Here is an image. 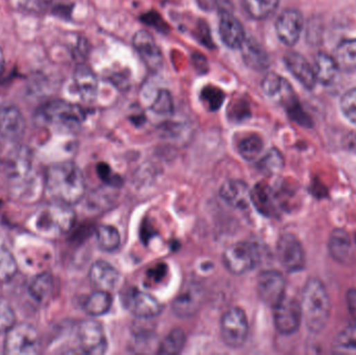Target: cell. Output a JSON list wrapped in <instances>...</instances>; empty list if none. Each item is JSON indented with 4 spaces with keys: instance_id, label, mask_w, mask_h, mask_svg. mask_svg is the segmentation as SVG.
<instances>
[{
    "instance_id": "obj_1",
    "label": "cell",
    "mask_w": 356,
    "mask_h": 355,
    "mask_svg": "<svg viewBox=\"0 0 356 355\" xmlns=\"http://www.w3.org/2000/svg\"><path fill=\"white\" fill-rule=\"evenodd\" d=\"M45 185L55 201L70 206L82 201L86 194L84 174L72 162L57 163L49 167Z\"/></svg>"
},
{
    "instance_id": "obj_2",
    "label": "cell",
    "mask_w": 356,
    "mask_h": 355,
    "mask_svg": "<svg viewBox=\"0 0 356 355\" xmlns=\"http://www.w3.org/2000/svg\"><path fill=\"white\" fill-rule=\"evenodd\" d=\"M302 320L312 332H320L328 323L330 300L324 284L316 278L308 280L302 292Z\"/></svg>"
},
{
    "instance_id": "obj_3",
    "label": "cell",
    "mask_w": 356,
    "mask_h": 355,
    "mask_svg": "<svg viewBox=\"0 0 356 355\" xmlns=\"http://www.w3.org/2000/svg\"><path fill=\"white\" fill-rule=\"evenodd\" d=\"M84 111L78 105L66 101L55 100L41 107L36 113V122L41 127H55L74 131L84 119Z\"/></svg>"
},
{
    "instance_id": "obj_4",
    "label": "cell",
    "mask_w": 356,
    "mask_h": 355,
    "mask_svg": "<svg viewBox=\"0 0 356 355\" xmlns=\"http://www.w3.org/2000/svg\"><path fill=\"white\" fill-rule=\"evenodd\" d=\"M75 215L68 204L55 201L37 215L36 227L39 233L48 237L63 235L72 228Z\"/></svg>"
},
{
    "instance_id": "obj_5",
    "label": "cell",
    "mask_w": 356,
    "mask_h": 355,
    "mask_svg": "<svg viewBox=\"0 0 356 355\" xmlns=\"http://www.w3.org/2000/svg\"><path fill=\"white\" fill-rule=\"evenodd\" d=\"M260 253L253 242H238L225 249L223 263L235 275L248 273L258 267Z\"/></svg>"
},
{
    "instance_id": "obj_6",
    "label": "cell",
    "mask_w": 356,
    "mask_h": 355,
    "mask_svg": "<svg viewBox=\"0 0 356 355\" xmlns=\"http://www.w3.org/2000/svg\"><path fill=\"white\" fill-rule=\"evenodd\" d=\"M6 334L3 348L7 354L33 355L40 353V336L36 328L30 324L16 323Z\"/></svg>"
},
{
    "instance_id": "obj_7",
    "label": "cell",
    "mask_w": 356,
    "mask_h": 355,
    "mask_svg": "<svg viewBox=\"0 0 356 355\" xmlns=\"http://www.w3.org/2000/svg\"><path fill=\"white\" fill-rule=\"evenodd\" d=\"M220 332L223 342L231 348H240L247 340L249 323L245 311L231 307L221 318Z\"/></svg>"
},
{
    "instance_id": "obj_8",
    "label": "cell",
    "mask_w": 356,
    "mask_h": 355,
    "mask_svg": "<svg viewBox=\"0 0 356 355\" xmlns=\"http://www.w3.org/2000/svg\"><path fill=\"white\" fill-rule=\"evenodd\" d=\"M277 257L285 271L290 273L301 271L305 266L303 247L295 235L285 233L277 243Z\"/></svg>"
},
{
    "instance_id": "obj_9",
    "label": "cell",
    "mask_w": 356,
    "mask_h": 355,
    "mask_svg": "<svg viewBox=\"0 0 356 355\" xmlns=\"http://www.w3.org/2000/svg\"><path fill=\"white\" fill-rule=\"evenodd\" d=\"M78 343L82 352L89 355L105 354L107 350V338L99 322L87 320L82 322L78 330Z\"/></svg>"
},
{
    "instance_id": "obj_10",
    "label": "cell",
    "mask_w": 356,
    "mask_h": 355,
    "mask_svg": "<svg viewBox=\"0 0 356 355\" xmlns=\"http://www.w3.org/2000/svg\"><path fill=\"white\" fill-rule=\"evenodd\" d=\"M126 309L141 319H152L163 311V305L152 295L138 289H130L123 295Z\"/></svg>"
},
{
    "instance_id": "obj_11",
    "label": "cell",
    "mask_w": 356,
    "mask_h": 355,
    "mask_svg": "<svg viewBox=\"0 0 356 355\" xmlns=\"http://www.w3.org/2000/svg\"><path fill=\"white\" fill-rule=\"evenodd\" d=\"M202 286L198 282H188L172 302V309L177 317L191 318L202 309Z\"/></svg>"
},
{
    "instance_id": "obj_12",
    "label": "cell",
    "mask_w": 356,
    "mask_h": 355,
    "mask_svg": "<svg viewBox=\"0 0 356 355\" xmlns=\"http://www.w3.org/2000/svg\"><path fill=\"white\" fill-rule=\"evenodd\" d=\"M302 321L301 305L293 298L285 297L274 307V324L281 334H295Z\"/></svg>"
},
{
    "instance_id": "obj_13",
    "label": "cell",
    "mask_w": 356,
    "mask_h": 355,
    "mask_svg": "<svg viewBox=\"0 0 356 355\" xmlns=\"http://www.w3.org/2000/svg\"><path fill=\"white\" fill-rule=\"evenodd\" d=\"M258 293L262 302L274 309L285 297V280L274 270L262 272L258 277Z\"/></svg>"
},
{
    "instance_id": "obj_14",
    "label": "cell",
    "mask_w": 356,
    "mask_h": 355,
    "mask_svg": "<svg viewBox=\"0 0 356 355\" xmlns=\"http://www.w3.org/2000/svg\"><path fill=\"white\" fill-rule=\"evenodd\" d=\"M26 122L21 111L15 105L0 107V135L9 141H18L26 133Z\"/></svg>"
},
{
    "instance_id": "obj_15",
    "label": "cell",
    "mask_w": 356,
    "mask_h": 355,
    "mask_svg": "<svg viewBox=\"0 0 356 355\" xmlns=\"http://www.w3.org/2000/svg\"><path fill=\"white\" fill-rule=\"evenodd\" d=\"M277 37L287 46H294L299 40L303 28V17L297 10H285L275 24Z\"/></svg>"
},
{
    "instance_id": "obj_16",
    "label": "cell",
    "mask_w": 356,
    "mask_h": 355,
    "mask_svg": "<svg viewBox=\"0 0 356 355\" xmlns=\"http://www.w3.org/2000/svg\"><path fill=\"white\" fill-rule=\"evenodd\" d=\"M221 199L235 210H246L251 204V189L245 181L231 179L219 190Z\"/></svg>"
},
{
    "instance_id": "obj_17",
    "label": "cell",
    "mask_w": 356,
    "mask_h": 355,
    "mask_svg": "<svg viewBox=\"0 0 356 355\" xmlns=\"http://www.w3.org/2000/svg\"><path fill=\"white\" fill-rule=\"evenodd\" d=\"M134 46L147 68L157 71L163 65V55L154 39L146 30H140L134 37Z\"/></svg>"
},
{
    "instance_id": "obj_18",
    "label": "cell",
    "mask_w": 356,
    "mask_h": 355,
    "mask_svg": "<svg viewBox=\"0 0 356 355\" xmlns=\"http://www.w3.org/2000/svg\"><path fill=\"white\" fill-rule=\"evenodd\" d=\"M219 33L223 43L229 48H240L246 40L243 24L229 11L221 13Z\"/></svg>"
},
{
    "instance_id": "obj_19",
    "label": "cell",
    "mask_w": 356,
    "mask_h": 355,
    "mask_svg": "<svg viewBox=\"0 0 356 355\" xmlns=\"http://www.w3.org/2000/svg\"><path fill=\"white\" fill-rule=\"evenodd\" d=\"M285 66L291 72L292 75L306 89H312L316 84L317 80L314 75V67L308 63V60L300 53L290 51L285 53Z\"/></svg>"
},
{
    "instance_id": "obj_20",
    "label": "cell",
    "mask_w": 356,
    "mask_h": 355,
    "mask_svg": "<svg viewBox=\"0 0 356 355\" xmlns=\"http://www.w3.org/2000/svg\"><path fill=\"white\" fill-rule=\"evenodd\" d=\"M331 257L343 265H350L355 261V251L349 235L344 229H335L331 233L328 242Z\"/></svg>"
},
{
    "instance_id": "obj_21",
    "label": "cell",
    "mask_w": 356,
    "mask_h": 355,
    "mask_svg": "<svg viewBox=\"0 0 356 355\" xmlns=\"http://www.w3.org/2000/svg\"><path fill=\"white\" fill-rule=\"evenodd\" d=\"M89 278L92 286L97 290L111 292L117 286L120 274L119 271L107 262L97 261L91 267Z\"/></svg>"
},
{
    "instance_id": "obj_22",
    "label": "cell",
    "mask_w": 356,
    "mask_h": 355,
    "mask_svg": "<svg viewBox=\"0 0 356 355\" xmlns=\"http://www.w3.org/2000/svg\"><path fill=\"white\" fill-rule=\"evenodd\" d=\"M262 88L266 95L271 98L276 99L283 105L297 97L287 80L276 73L267 74L262 80Z\"/></svg>"
},
{
    "instance_id": "obj_23",
    "label": "cell",
    "mask_w": 356,
    "mask_h": 355,
    "mask_svg": "<svg viewBox=\"0 0 356 355\" xmlns=\"http://www.w3.org/2000/svg\"><path fill=\"white\" fill-rule=\"evenodd\" d=\"M240 49L242 51L244 62L248 67L258 71L268 67L269 57L266 51L253 39L246 38Z\"/></svg>"
},
{
    "instance_id": "obj_24",
    "label": "cell",
    "mask_w": 356,
    "mask_h": 355,
    "mask_svg": "<svg viewBox=\"0 0 356 355\" xmlns=\"http://www.w3.org/2000/svg\"><path fill=\"white\" fill-rule=\"evenodd\" d=\"M74 82L84 100L92 101L96 97L98 82L90 68L84 65L78 66L74 72Z\"/></svg>"
},
{
    "instance_id": "obj_25",
    "label": "cell",
    "mask_w": 356,
    "mask_h": 355,
    "mask_svg": "<svg viewBox=\"0 0 356 355\" xmlns=\"http://www.w3.org/2000/svg\"><path fill=\"white\" fill-rule=\"evenodd\" d=\"M312 67H314L317 82H321L326 86L333 82L339 70L335 60L326 53H319L314 59Z\"/></svg>"
},
{
    "instance_id": "obj_26",
    "label": "cell",
    "mask_w": 356,
    "mask_h": 355,
    "mask_svg": "<svg viewBox=\"0 0 356 355\" xmlns=\"http://www.w3.org/2000/svg\"><path fill=\"white\" fill-rule=\"evenodd\" d=\"M55 280L48 272L39 274L30 282L28 292L36 302L44 303L53 296Z\"/></svg>"
},
{
    "instance_id": "obj_27",
    "label": "cell",
    "mask_w": 356,
    "mask_h": 355,
    "mask_svg": "<svg viewBox=\"0 0 356 355\" xmlns=\"http://www.w3.org/2000/svg\"><path fill=\"white\" fill-rule=\"evenodd\" d=\"M251 203L260 214L270 216L275 212L274 193L269 185L258 183L251 190Z\"/></svg>"
},
{
    "instance_id": "obj_28",
    "label": "cell",
    "mask_w": 356,
    "mask_h": 355,
    "mask_svg": "<svg viewBox=\"0 0 356 355\" xmlns=\"http://www.w3.org/2000/svg\"><path fill=\"white\" fill-rule=\"evenodd\" d=\"M112 304H113V297L111 292L97 290L87 298L84 309L89 315L98 317L109 313Z\"/></svg>"
},
{
    "instance_id": "obj_29",
    "label": "cell",
    "mask_w": 356,
    "mask_h": 355,
    "mask_svg": "<svg viewBox=\"0 0 356 355\" xmlns=\"http://www.w3.org/2000/svg\"><path fill=\"white\" fill-rule=\"evenodd\" d=\"M337 67L343 71L356 70V39L344 41L337 46L335 57Z\"/></svg>"
},
{
    "instance_id": "obj_30",
    "label": "cell",
    "mask_w": 356,
    "mask_h": 355,
    "mask_svg": "<svg viewBox=\"0 0 356 355\" xmlns=\"http://www.w3.org/2000/svg\"><path fill=\"white\" fill-rule=\"evenodd\" d=\"M333 352L341 355H356V324L341 330L332 344Z\"/></svg>"
},
{
    "instance_id": "obj_31",
    "label": "cell",
    "mask_w": 356,
    "mask_h": 355,
    "mask_svg": "<svg viewBox=\"0 0 356 355\" xmlns=\"http://www.w3.org/2000/svg\"><path fill=\"white\" fill-rule=\"evenodd\" d=\"M96 242L101 251L114 253L121 244V237L116 227L100 225L96 229Z\"/></svg>"
},
{
    "instance_id": "obj_32",
    "label": "cell",
    "mask_w": 356,
    "mask_h": 355,
    "mask_svg": "<svg viewBox=\"0 0 356 355\" xmlns=\"http://www.w3.org/2000/svg\"><path fill=\"white\" fill-rule=\"evenodd\" d=\"M242 3L254 19H266L276 11L279 0H242Z\"/></svg>"
},
{
    "instance_id": "obj_33",
    "label": "cell",
    "mask_w": 356,
    "mask_h": 355,
    "mask_svg": "<svg viewBox=\"0 0 356 355\" xmlns=\"http://www.w3.org/2000/svg\"><path fill=\"white\" fill-rule=\"evenodd\" d=\"M186 340H187V336L184 330L176 328L163 338L157 353L163 355L179 354L185 348Z\"/></svg>"
},
{
    "instance_id": "obj_34",
    "label": "cell",
    "mask_w": 356,
    "mask_h": 355,
    "mask_svg": "<svg viewBox=\"0 0 356 355\" xmlns=\"http://www.w3.org/2000/svg\"><path fill=\"white\" fill-rule=\"evenodd\" d=\"M283 165H285V161H283V154L273 148L258 161V169L262 174L271 176L283 170Z\"/></svg>"
},
{
    "instance_id": "obj_35",
    "label": "cell",
    "mask_w": 356,
    "mask_h": 355,
    "mask_svg": "<svg viewBox=\"0 0 356 355\" xmlns=\"http://www.w3.org/2000/svg\"><path fill=\"white\" fill-rule=\"evenodd\" d=\"M264 143L258 136H250L243 141L240 142L238 146L239 154L246 161H253L262 154Z\"/></svg>"
},
{
    "instance_id": "obj_36",
    "label": "cell",
    "mask_w": 356,
    "mask_h": 355,
    "mask_svg": "<svg viewBox=\"0 0 356 355\" xmlns=\"http://www.w3.org/2000/svg\"><path fill=\"white\" fill-rule=\"evenodd\" d=\"M17 273V264L9 249L0 245V282L11 280Z\"/></svg>"
},
{
    "instance_id": "obj_37",
    "label": "cell",
    "mask_w": 356,
    "mask_h": 355,
    "mask_svg": "<svg viewBox=\"0 0 356 355\" xmlns=\"http://www.w3.org/2000/svg\"><path fill=\"white\" fill-rule=\"evenodd\" d=\"M16 324V316L9 301L0 297V334L7 332Z\"/></svg>"
},
{
    "instance_id": "obj_38",
    "label": "cell",
    "mask_w": 356,
    "mask_h": 355,
    "mask_svg": "<svg viewBox=\"0 0 356 355\" xmlns=\"http://www.w3.org/2000/svg\"><path fill=\"white\" fill-rule=\"evenodd\" d=\"M339 105L344 116L356 125V88L348 91L341 96Z\"/></svg>"
},
{
    "instance_id": "obj_39",
    "label": "cell",
    "mask_w": 356,
    "mask_h": 355,
    "mask_svg": "<svg viewBox=\"0 0 356 355\" xmlns=\"http://www.w3.org/2000/svg\"><path fill=\"white\" fill-rule=\"evenodd\" d=\"M202 96L210 107L211 111H217L220 109L224 101V94L220 89L216 88V87H206L202 90Z\"/></svg>"
},
{
    "instance_id": "obj_40",
    "label": "cell",
    "mask_w": 356,
    "mask_h": 355,
    "mask_svg": "<svg viewBox=\"0 0 356 355\" xmlns=\"http://www.w3.org/2000/svg\"><path fill=\"white\" fill-rule=\"evenodd\" d=\"M154 113L159 115H169L173 111V99L168 91L163 90L157 94L151 107Z\"/></svg>"
},
{
    "instance_id": "obj_41",
    "label": "cell",
    "mask_w": 356,
    "mask_h": 355,
    "mask_svg": "<svg viewBox=\"0 0 356 355\" xmlns=\"http://www.w3.org/2000/svg\"><path fill=\"white\" fill-rule=\"evenodd\" d=\"M97 171H98L99 177L103 179L105 183H109V185H119L120 179L113 174L107 165L100 164L97 167Z\"/></svg>"
},
{
    "instance_id": "obj_42",
    "label": "cell",
    "mask_w": 356,
    "mask_h": 355,
    "mask_svg": "<svg viewBox=\"0 0 356 355\" xmlns=\"http://www.w3.org/2000/svg\"><path fill=\"white\" fill-rule=\"evenodd\" d=\"M142 20L145 22V24H149V26H154V28H157L159 30H163V28H167V26H166V24H163L161 16H159V14L155 13V12H150V13L143 16Z\"/></svg>"
},
{
    "instance_id": "obj_43",
    "label": "cell",
    "mask_w": 356,
    "mask_h": 355,
    "mask_svg": "<svg viewBox=\"0 0 356 355\" xmlns=\"http://www.w3.org/2000/svg\"><path fill=\"white\" fill-rule=\"evenodd\" d=\"M346 301H347L348 311H349L350 315L356 320V290L355 289H351L348 291L347 295H346Z\"/></svg>"
},
{
    "instance_id": "obj_44",
    "label": "cell",
    "mask_w": 356,
    "mask_h": 355,
    "mask_svg": "<svg viewBox=\"0 0 356 355\" xmlns=\"http://www.w3.org/2000/svg\"><path fill=\"white\" fill-rule=\"evenodd\" d=\"M17 3L24 9L35 11V10L42 9L44 0H17Z\"/></svg>"
},
{
    "instance_id": "obj_45",
    "label": "cell",
    "mask_w": 356,
    "mask_h": 355,
    "mask_svg": "<svg viewBox=\"0 0 356 355\" xmlns=\"http://www.w3.org/2000/svg\"><path fill=\"white\" fill-rule=\"evenodd\" d=\"M345 145L348 149L355 150L356 152V133L349 134L345 138Z\"/></svg>"
},
{
    "instance_id": "obj_46",
    "label": "cell",
    "mask_w": 356,
    "mask_h": 355,
    "mask_svg": "<svg viewBox=\"0 0 356 355\" xmlns=\"http://www.w3.org/2000/svg\"><path fill=\"white\" fill-rule=\"evenodd\" d=\"M3 66H5V57H3V49L0 48V76L3 74Z\"/></svg>"
},
{
    "instance_id": "obj_47",
    "label": "cell",
    "mask_w": 356,
    "mask_h": 355,
    "mask_svg": "<svg viewBox=\"0 0 356 355\" xmlns=\"http://www.w3.org/2000/svg\"><path fill=\"white\" fill-rule=\"evenodd\" d=\"M3 141H5V139H3V136L0 135V154L3 149Z\"/></svg>"
}]
</instances>
